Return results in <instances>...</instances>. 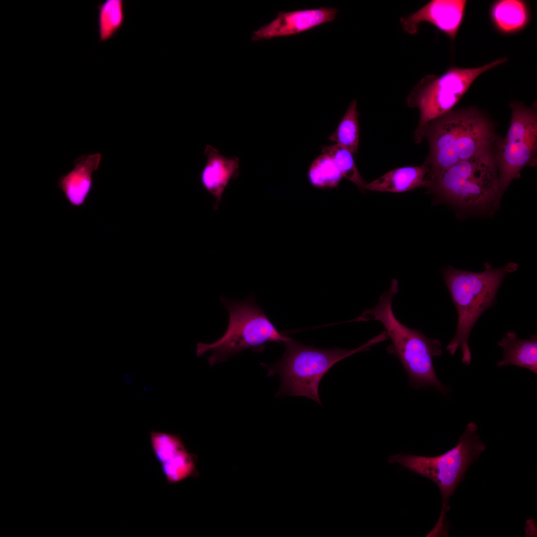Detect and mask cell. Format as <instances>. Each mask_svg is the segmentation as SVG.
<instances>
[{"mask_svg": "<svg viewBox=\"0 0 537 537\" xmlns=\"http://www.w3.org/2000/svg\"><path fill=\"white\" fill-rule=\"evenodd\" d=\"M204 154L207 160L200 173V182L215 198L213 209L216 210L228 183L240 174L239 159L236 156L226 157L209 144L206 145Z\"/></svg>", "mask_w": 537, "mask_h": 537, "instance_id": "cell-12", "label": "cell"}, {"mask_svg": "<svg viewBox=\"0 0 537 537\" xmlns=\"http://www.w3.org/2000/svg\"><path fill=\"white\" fill-rule=\"evenodd\" d=\"M427 181V187L439 200L467 209L496 208L503 194L492 148L454 164Z\"/></svg>", "mask_w": 537, "mask_h": 537, "instance_id": "cell-5", "label": "cell"}, {"mask_svg": "<svg viewBox=\"0 0 537 537\" xmlns=\"http://www.w3.org/2000/svg\"><path fill=\"white\" fill-rule=\"evenodd\" d=\"M124 7L123 0H105L97 5L99 42L109 41L122 29L125 20Z\"/></svg>", "mask_w": 537, "mask_h": 537, "instance_id": "cell-17", "label": "cell"}, {"mask_svg": "<svg viewBox=\"0 0 537 537\" xmlns=\"http://www.w3.org/2000/svg\"><path fill=\"white\" fill-rule=\"evenodd\" d=\"M102 158L100 153L83 154L74 161V168L58 180V187L69 203L75 207L82 206L92 188V173L97 170Z\"/></svg>", "mask_w": 537, "mask_h": 537, "instance_id": "cell-13", "label": "cell"}, {"mask_svg": "<svg viewBox=\"0 0 537 537\" xmlns=\"http://www.w3.org/2000/svg\"><path fill=\"white\" fill-rule=\"evenodd\" d=\"M398 292L396 279L391 280L389 289L380 296L377 304L364 311L355 321L375 320L381 323L392 344L387 352L400 359L415 388L433 386L441 391L445 388L437 377L433 358L442 355L441 342L427 337L421 331L408 328L394 315L392 301Z\"/></svg>", "mask_w": 537, "mask_h": 537, "instance_id": "cell-2", "label": "cell"}, {"mask_svg": "<svg viewBox=\"0 0 537 537\" xmlns=\"http://www.w3.org/2000/svg\"><path fill=\"white\" fill-rule=\"evenodd\" d=\"M307 178L312 186L324 189L337 188L344 177L333 160L330 156L322 154L310 165Z\"/></svg>", "mask_w": 537, "mask_h": 537, "instance_id": "cell-19", "label": "cell"}, {"mask_svg": "<svg viewBox=\"0 0 537 537\" xmlns=\"http://www.w3.org/2000/svg\"><path fill=\"white\" fill-rule=\"evenodd\" d=\"M490 22L499 34L510 36L526 29L531 22L532 12L528 3L523 0H496L488 10Z\"/></svg>", "mask_w": 537, "mask_h": 537, "instance_id": "cell-14", "label": "cell"}, {"mask_svg": "<svg viewBox=\"0 0 537 537\" xmlns=\"http://www.w3.org/2000/svg\"><path fill=\"white\" fill-rule=\"evenodd\" d=\"M430 152L427 181L454 164L492 148L497 141L487 116L474 107L452 109L425 127Z\"/></svg>", "mask_w": 537, "mask_h": 537, "instance_id": "cell-1", "label": "cell"}, {"mask_svg": "<svg viewBox=\"0 0 537 537\" xmlns=\"http://www.w3.org/2000/svg\"><path fill=\"white\" fill-rule=\"evenodd\" d=\"M429 169L424 164L393 169L376 179L366 183L365 189L382 192H402L420 187H428L426 179Z\"/></svg>", "mask_w": 537, "mask_h": 537, "instance_id": "cell-15", "label": "cell"}, {"mask_svg": "<svg viewBox=\"0 0 537 537\" xmlns=\"http://www.w3.org/2000/svg\"><path fill=\"white\" fill-rule=\"evenodd\" d=\"M518 265L509 263L504 267L493 268L485 264L480 273L446 268L443 276L458 313V323L454 337L447 347L451 355L461 347L462 361L470 364L471 354L468 345L471 330L481 314L494 303L497 292L505 276L516 270Z\"/></svg>", "mask_w": 537, "mask_h": 537, "instance_id": "cell-4", "label": "cell"}, {"mask_svg": "<svg viewBox=\"0 0 537 537\" xmlns=\"http://www.w3.org/2000/svg\"><path fill=\"white\" fill-rule=\"evenodd\" d=\"M507 61L503 57L476 68L453 66L440 76L429 75L422 79L407 98L410 107L419 110V123L414 133L416 142L423 141L425 126L452 110L480 75Z\"/></svg>", "mask_w": 537, "mask_h": 537, "instance_id": "cell-8", "label": "cell"}, {"mask_svg": "<svg viewBox=\"0 0 537 537\" xmlns=\"http://www.w3.org/2000/svg\"><path fill=\"white\" fill-rule=\"evenodd\" d=\"M220 300L229 313L227 329L218 340L211 344L198 343L196 355L210 352L208 358L210 366L227 360L247 349L263 352L266 344H283L289 337L279 331L258 306L252 296L243 301L231 300L223 296Z\"/></svg>", "mask_w": 537, "mask_h": 537, "instance_id": "cell-7", "label": "cell"}, {"mask_svg": "<svg viewBox=\"0 0 537 537\" xmlns=\"http://www.w3.org/2000/svg\"><path fill=\"white\" fill-rule=\"evenodd\" d=\"M477 427L469 423L458 444L435 456L409 454H398L389 456L388 463H398L411 471L425 477L438 486L443 499L440 517L428 536H442L447 534L444 523L446 513L449 510L448 500L458 484L464 478L470 465L478 459L485 449V446L476 433Z\"/></svg>", "mask_w": 537, "mask_h": 537, "instance_id": "cell-6", "label": "cell"}, {"mask_svg": "<svg viewBox=\"0 0 537 537\" xmlns=\"http://www.w3.org/2000/svg\"><path fill=\"white\" fill-rule=\"evenodd\" d=\"M150 438L152 452L159 464L186 448L179 435L152 431Z\"/></svg>", "mask_w": 537, "mask_h": 537, "instance_id": "cell-22", "label": "cell"}, {"mask_svg": "<svg viewBox=\"0 0 537 537\" xmlns=\"http://www.w3.org/2000/svg\"><path fill=\"white\" fill-rule=\"evenodd\" d=\"M383 331L354 350L334 348L330 350L305 345L290 338L283 345L285 351L275 363L266 365L268 376L277 375L280 379L277 397L300 396L308 397L320 405L319 386L321 380L332 367L355 354L368 351L388 340Z\"/></svg>", "mask_w": 537, "mask_h": 537, "instance_id": "cell-3", "label": "cell"}, {"mask_svg": "<svg viewBox=\"0 0 537 537\" xmlns=\"http://www.w3.org/2000/svg\"><path fill=\"white\" fill-rule=\"evenodd\" d=\"M510 126L505 137L497 143L495 157L501 190L503 193L512 180L518 179L527 166L537 165V102L532 107L522 102H512Z\"/></svg>", "mask_w": 537, "mask_h": 537, "instance_id": "cell-9", "label": "cell"}, {"mask_svg": "<svg viewBox=\"0 0 537 537\" xmlns=\"http://www.w3.org/2000/svg\"><path fill=\"white\" fill-rule=\"evenodd\" d=\"M338 12L337 8L323 7L287 12L280 11L269 23L254 31L251 40L258 41L298 34L321 24L333 21Z\"/></svg>", "mask_w": 537, "mask_h": 537, "instance_id": "cell-11", "label": "cell"}, {"mask_svg": "<svg viewBox=\"0 0 537 537\" xmlns=\"http://www.w3.org/2000/svg\"><path fill=\"white\" fill-rule=\"evenodd\" d=\"M195 461V456L185 448L160 464L167 484L177 483L188 477L197 476Z\"/></svg>", "mask_w": 537, "mask_h": 537, "instance_id": "cell-20", "label": "cell"}, {"mask_svg": "<svg viewBox=\"0 0 537 537\" xmlns=\"http://www.w3.org/2000/svg\"><path fill=\"white\" fill-rule=\"evenodd\" d=\"M357 104L356 99L351 102L336 130L328 137L330 141L353 154L358 153L359 140V113Z\"/></svg>", "mask_w": 537, "mask_h": 537, "instance_id": "cell-18", "label": "cell"}, {"mask_svg": "<svg viewBox=\"0 0 537 537\" xmlns=\"http://www.w3.org/2000/svg\"><path fill=\"white\" fill-rule=\"evenodd\" d=\"M321 149L323 154L330 156L333 160L344 178L354 183L361 191L365 190L366 182L361 177L350 151L336 144L323 146Z\"/></svg>", "mask_w": 537, "mask_h": 537, "instance_id": "cell-21", "label": "cell"}, {"mask_svg": "<svg viewBox=\"0 0 537 537\" xmlns=\"http://www.w3.org/2000/svg\"><path fill=\"white\" fill-rule=\"evenodd\" d=\"M467 3L465 0H432L415 12L401 17L400 22L411 35L417 33L421 23H429L453 42L463 22Z\"/></svg>", "mask_w": 537, "mask_h": 537, "instance_id": "cell-10", "label": "cell"}, {"mask_svg": "<svg viewBox=\"0 0 537 537\" xmlns=\"http://www.w3.org/2000/svg\"><path fill=\"white\" fill-rule=\"evenodd\" d=\"M503 350V358L498 362V367L511 364L525 367L537 374V337L533 335L528 340L517 337L513 331L509 332L498 342Z\"/></svg>", "mask_w": 537, "mask_h": 537, "instance_id": "cell-16", "label": "cell"}]
</instances>
